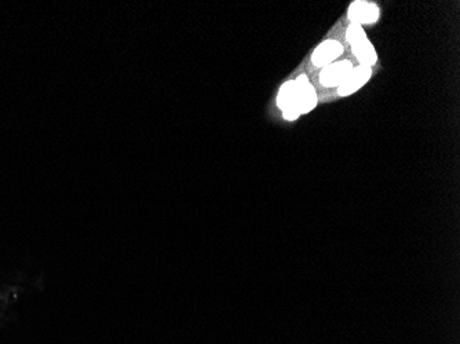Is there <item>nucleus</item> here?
<instances>
[{"instance_id":"obj_1","label":"nucleus","mask_w":460,"mask_h":344,"mask_svg":"<svg viewBox=\"0 0 460 344\" xmlns=\"http://www.w3.org/2000/svg\"><path fill=\"white\" fill-rule=\"evenodd\" d=\"M346 41L352 46L353 54L356 56L360 65L372 68V65L377 63V50L372 46V43L368 41L361 25L350 24V26L346 31Z\"/></svg>"},{"instance_id":"obj_2","label":"nucleus","mask_w":460,"mask_h":344,"mask_svg":"<svg viewBox=\"0 0 460 344\" xmlns=\"http://www.w3.org/2000/svg\"><path fill=\"white\" fill-rule=\"evenodd\" d=\"M353 71V63L350 61L333 62L324 66L320 72V81L324 87H339Z\"/></svg>"},{"instance_id":"obj_3","label":"nucleus","mask_w":460,"mask_h":344,"mask_svg":"<svg viewBox=\"0 0 460 344\" xmlns=\"http://www.w3.org/2000/svg\"><path fill=\"white\" fill-rule=\"evenodd\" d=\"M371 76H372V68L358 65L357 68H353V71L347 76V79L338 87V94L340 97H349V95L355 94L361 87H364L368 83Z\"/></svg>"},{"instance_id":"obj_4","label":"nucleus","mask_w":460,"mask_h":344,"mask_svg":"<svg viewBox=\"0 0 460 344\" xmlns=\"http://www.w3.org/2000/svg\"><path fill=\"white\" fill-rule=\"evenodd\" d=\"M347 17L352 21V24L361 26L362 24H375L379 20V7L371 1L357 0L350 4Z\"/></svg>"},{"instance_id":"obj_5","label":"nucleus","mask_w":460,"mask_h":344,"mask_svg":"<svg viewBox=\"0 0 460 344\" xmlns=\"http://www.w3.org/2000/svg\"><path fill=\"white\" fill-rule=\"evenodd\" d=\"M343 54V46L338 41H325L314 48L312 54V62L317 68H324L335 62Z\"/></svg>"},{"instance_id":"obj_6","label":"nucleus","mask_w":460,"mask_h":344,"mask_svg":"<svg viewBox=\"0 0 460 344\" xmlns=\"http://www.w3.org/2000/svg\"><path fill=\"white\" fill-rule=\"evenodd\" d=\"M296 85H298V93H299V106H300V113H309L312 112L314 108L317 106V94L314 90L313 85L309 83V79L306 75H300L296 79Z\"/></svg>"}]
</instances>
